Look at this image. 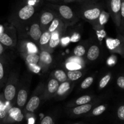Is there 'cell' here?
<instances>
[{
	"label": "cell",
	"mask_w": 124,
	"mask_h": 124,
	"mask_svg": "<svg viewBox=\"0 0 124 124\" xmlns=\"http://www.w3.org/2000/svg\"><path fill=\"white\" fill-rule=\"evenodd\" d=\"M54 120L53 116L51 115H47L41 120L40 124H54Z\"/></svg>",
	"instance_id": "obj_33"
},
{
	"label": "cell",
	"mask_w": 124,
	"mask_h": 124,
	"mask_svg": "<svg viewBox=\"0 0 124 124\" xmlns=\"http://www.w3.org/2000/svg\"><path fill=\"white\" fill-rule=\"evenodd\" d=\"M100 54L99 48L96 45L90 46L87 53V58L89 61H94L96 60Z\"/></svg>",
	"instance_id": "obj_24"
},
{
	"label": "cell",
	"mask_w": 124,
	"mask_h": 124,
	"mask_svg": "<svg viewBox=\"0 0 124 124\" xmlns=\"http://www.w3.org/2000/svg\"><path fill=\"white\" fill-rule=\"evenodd\" d=\"M1 122H2V121H1V120H0V124H1Z\"/></svg>",
	"instance_id": "obj_44"
},
{
	"label": "cell",
	"mask_w": 124,
	"mask_h": 124,
	"mask_svg": "<svg viewBox=\"0 0 124 124\" xmlns=\"http://www.w3.org/2000/svg\"><path fill=\"white\" fill-rule=\"evenodd\" d=\"M66 28L67 26L64 24V22L58 15H56V16L54 18V19L50 24L47 30L49 31L50 33L54 32V31H64L65 32Z\"/></svg>",
	"instance_id": "obj_18"
},
{
	"label": "cell",
	"mask_w": 124,
	"mask_h": 124,
	"mask_svg": "<svg viewBox=\"0 0 124 124\" xmlns=\"http://www.w3.org/2000/svg\"><path fill=\"white\" fill-rule=\"evenodd\" d=\"M117 84L119 88L121 89L124 88V77L123 76H121L117 78Z\"/></svg>",
	"instance_id": "obj_37"
},
{
	"label": "cell",
	"mask_w": 124,
	"mask_h": 124,
	"mask_svg": "<svg viewBox=\"0 0 124 124\" xmlns=\"http://www.w3.org/2000/svg\"><path fill=\"white\" fill-rule=\"evenodd\" d=\"M50 1H56V0H50Z\"/></svg>",
	"instance_id": "obj_45"
},
{
	"label": "cell",
	"mask_w": 124,
	"mask_h": 124,
	"mask_svg": "<svg viewBox=\"0 0 124 124\" xmlns=\"http://www.w3.org/2000/svg\"><path fill=\"white\" fill-rule=\"evenodd\" d=\"M29 33L33 42L36 44H38L39 39L42 33L39 23H35L30 25Z\"/></svg>",
	"instance_id": "obj_22"
},
{
	"label": "cell",
	"mask_w": 124,
	"mask_h": 124,
	"mask_svg": "<svg viewBox=\"0 0 124 124\" xmlns=\"http://www.w3.org/2000/svg\"><path fill=\"white\" fill-rule=\"evenodd\" d=\"M74 84L73 81H67L59 84L57 92L54 95V98L57 101L61 100L66 98L71 92Z\"/></svg>",
	"instance_id": "obj_11"
},
{
	"label": "cell",
	"mask_w": 124,
	"mask_h": 124,
	"mask_svg": "<svg viewBox=\"0 0 124 124\" xmlns=\"http://www.w3.org/2000/svg\"><path fill=\"white\" fill-rule=\"evenodd\" d=\"M59 82L53 78H51L46 85H44L43 90V95H42V101H47L54 98L56 93L57 92L58 87L59 85Z\"/></svg>",
	"instance_id": "obj_9"
},
{
	"label": "cell",
	"mask_w": 124,
	"mask_h": 124,
	"mask_svg": "<svg viewBox=\"0 0 124 124\" xmlns=\"http://www.w3.org/2000/svg\"><path fill=\"white\" fill-rule=\"evenodd\" d=\"M67 75L68 80L71 81H75L82 77L83 73L81 70H68Z\"/></svg>",
	"instance_id": "obj_28"
},
{
	"label": "cell",
	"mask_w": 124,
	"mask_h": 124,
	"mask_svg": "<svg viewBox=\"0 0 124 124\" xmlns=\"http://www.w3.org/2000/svg\"><path fill=\"white\" fill-rule=\"evenodd\" d=\"M7 110H5V109H0V120L2 121L4 119V118L6 116V114H7Z\"/></svg>",
	"instance_id": "obj_38"
},
{
	"label": "cell",
	"mask_w": 124,
	"mask_h": 124,
	"mask_svg": "<svg viewBox=\"0 0 124 124\" xmlns=\"http://www.w3.org/2000/svg\"><path fill=\"white\" fill-rule=\"evenodd\" d=\"M4 30V27L3 25H0V34H1Z\"/></svg>",
	"instance_id": "obj_40"
},
{
	"label": "cell",
	"mask_w": 124,
	"mask_h": 124,
	"mask_svg": "<svg viewBox=\"0 0 124 124\" xmlns=\"http://www.w3.org/2000/svg\"><path fill=\"white\" fill-rule=\"evenodd\" d=\"M62 1H64V2H73V1H77V0H62Z\"/></svg>",
	"instance_id": "obj_41"
},
{
	"label": "cell",
	"mask_w": 124,
	"mask_h": 124,
	"mask_svg": "<svg viewBox=\"0 0 124 124\" xmlns=\"http://www.w3.org/2000/svg\"><path fill=\"white\" fill-rule=\"evenodd\" d=\"M35 7L30 4L25 5L20 8L18 13V18L20 20L27 21L30 19L35 13Z\"/></svg>",
	"instance_id": "obj_17"
},
{
	"label": "cell",
	"mask_w": 124,
	"mask_h": 124,
	"mask_svg": "<svg viewBox=\"0 0 124 124\" xmlns=\"http://www.w3.org/2000/svg\"><path fill=\"white\" fill-rule=\"evenodd\" d=\"M109 13H107L106 12H104V10H102L101 13L100 15V16L99 18V21H98V28H100L101 27H102L104 24L106 23L107 20L108 19Z\"/></svg>",
	"instance_id": "obj_29"
},
{
	"label": "cell",
	"mask_w": 124,
	"mask_h": 124,
	"mask_svg": "<svg viewBox=\"0 0 124 124\" xmlns=\"http://www.w3.org/2000/svg\"><path fill=\"white\" fill-rule=\"evenodd\" d=\"M4 52V46L0 42V56Z\"/></svg>",
	"instance_id": "obj_39"
},
{
	"label": "cell",
	"mask_w": 124,
	"mask_h": 124,
	"mask_svg": "<svg viewBox=\"0 0 124 124\" xmlns=\"http://www.w3.org/2000/svg\"><path fill=\"white\" fill-rule=\"evenodd\" d=\"M28 91L25 88H21L19 90L16 97V103L19 108H23L27 101Z\"/></svg>",
	"instance_id": "obj_20"
},
{
	"label": "cell",
	"mask_w": 124,
	"mask_h": 124,
	"mask_svg": "<svg viewBox=\"0 0 124 124\" xmlns=\"http://www.w3.org/2000/svg\"><path fill=\"white\" fill-rule=\"evenodd\" d=\"M52 62H53V57L50 53L46 51L40 52L38 66L42 72L45 73L48 70Z\"/></svg>",
	"instance_id": "obj_14"
},
{
	"label": "cell",
	"mask_w": 124,
	"mask_h": 124,
	"mask_svg": "<svg viewBox=\"0 0 124 124\" xmlns=\"http://www.w3.org/2000/svg\"><path fill=\"white\" fill-rule=\"evenodd\" d=\"M50 37L51 33L48 30L42 32L38 44L40 50L49 52V42Z\"/></svg>",
	"instance_id": "obj_19"
},
{
	"label": "cell",
	"mask_w": 124,
	"mask_h": 124,
	"mask_svg": "<svg viewBox=\"0 0 124 124\" xmlns=\"http://www.w3.org/2000/svg\"><path fill=\"white\" fill-rule=\"evenodd\" d=\"M18 82V76L15 74L12 73L5 84L3 95L5 100L11 105L14 102L16 97Z\"/></svg>",
	"instance_id": "obj_3"
},
{
	"label": "cell",
	"mask_w": 124,
	"mask_h": 124,
	"mask_svg": "<svg viewBox=\"0 0 124 124\" xmlns=\"http://www.w3.org/2000/svg\"><path fill=\"white\" fill-rule=\"evenodd\" d=\"M117 117L118 119L121 122L124 121V105H122L119 106L117 110Z\"/></svg>",
	"instance_id": "obj_35"
},
{
	"label": "cell",
	"mask_w": 124,
	"mask_h": 124,
	"mask_svg": "<svg viewBox=\"0 0 124 124\" xmlns=\"http://www.w3.org/2000/svg\"><path fill=\"white\" fill-rule=\"evenodd\" d=\"M96 102H90L84 105L70 107L67 110V113L69 116L72 117H78L82 116H85L96 105Z\"/></svg>",
	"instance_id": "obj_8"
},
{
	"label": "cell",
	"mask_w": 124,
	"mask_h": 124,
	"mask_svg": "<svg viewBox=\"0 0 124 124\" xmlns=\"http://www.w3.org/2000/svg\"><path fill=\"white\" fill-rule=\"evenodd\" d=\"M6 82V66L3 59L0 58V90L4 87Z\"/></svg>",
	"instance_id": "obj_26"
},
{
	"label": "cell",
	"mask_w": 124,
	"mask_h": 124,
	"mask_svg": "<svg viewBox=\"0 0 124 124\" xmlns=\"http://www.w3.org/2000/svg\"><path fill=\"white\" fill-rule=\"evenodd\" d=\"M23 57L24 58L30 70H32L33 71L38 72L39 70H40L38 66L39 53H31V54L23 56Z\"/></svg>",
	"instance_id": "obj_16"
},
{
	"label": "cell",
	"mask_w": 124,
	"mask_h": 124,
	"mask_svg": "<svg viewBox=\"0 0 124 124\" xmlns=\"http://www.w3.org/2000/svg\"><path fill=\"white\" fill-rule=\"evenodd\" d=\"M93 81H94V78L92 77V76H89L87 77V78L85 79L81 84V89L85 90L88 88V87H90L92 84H93Z\"/></svg>",
	"instance_id": "obj_32"
},
{
	"label": "cell",
	"mask_w": 124,
	"mask_h": 124,
	"mask_svg": "<svg viewBox=\"0 0 124 124\" xmlns=\"http://www.w3.org/2000/svg\"><path fill=\"white\" fill-rule=\"evenodd\" d=\"M18 50L22 56L31 53H39L41 50L38 46L29 40H22L18 44Z\"/></svg>",
	"instance_id": "obj_10"
},
{
	"label": "cell",
	"mask_w": 124,
	"mask_h": 124,
	"mask_svg": "<svg viewBox=\"0 0 124 124\" xmlns=\"http://www.w3.org/2000/svg\"><path fill=\"white\" fill-rule=\"evenodd\" d=\"M121 0H108L109 15L118 28H121Z\"/></svg>",
	"instance_id": "obj_5"
},
{
	"label": "cell",
	"mask_w": 124,
	"mask_h": 124,
	"mask_svg": "<svg viewBox=\"0 0 124 124\" xmlns=\"http://www.w3.org/2000/svg\"><path fill=\"white\" fill-rule=\"evenodd\" d=\"M102 7L99 4H88L84 5L80 9L78 15L79 18L90 23L94 29H98V21Z\"/></svg>",
	"instance_id": "obj_1"
},
{
	"label": "cell",
	"mask_w": 124,
	"mask_h": 124,
	"mask_svg": "<svg viewBox=\"0 0 124 124\" xmlns=\"http://www.w3.org/2000/svg\"><path fill=\"white\" fill-rule=\"evenodd\" d=\"M44 87V85L43 84H40L36 90L34 92L33 96L31 97L25 105V111L26 112L33 113L38 108L41 100H42Z\"/></svg>",
	"instance_id": "obj_4"
},
{
	"label": "cell",
	"mask_w": 124,
	"mask_h": 124,
	"mask_svg": "<svg viewBox=\"0 0 124 124\" xmlns=\"http://www.w3.org/2000/svg\"><path fill=\"white\" fill-rule=\"evenodd\" d=\"M56 13L53 12L45 11L42 12L40 16L39 23L42 32L48 29L50 24L54 19V18L56 16Z\"/></svg>",
	"instance_id": "obj_15"
},
{
	"label": "cell",
	"mask_w": 124,
	"mask_h": 124,
	"mask_svg": "<svg viewBox=\"0 0 124 124\" xmlns=\"http://www.w3.org/2000/svg\"><path fill=\"white\" fill-rule=\"evenodd\" d=\"M107 105H100L92 108L89 112L85 115V117H92V116H98L104 113L107 110Z\"/></svg>",
	"instance_id": "obj_25"
},
{
	"label": "cell",
	"mask_w": 124,
	"mask_h": 124,
	"mask_svg": "<svg viewBox=\"0 0 124 124\" xmlns=\"http://www.w3.org/2000/svg\"><path fill=\"white\" fill-rule=\"evenodd\" d=\"M53 78L56 79L59 83H62L63 82L67 81L68 78L67 73L61 69H58L54 71L53 73Z\"/></svg>",
	"instance_id": "obj_27"
},
{
	"label": "cell",
	"mask_w": 124,
	"mask_h": 124,
	"mask_svg": "<svg viewBox=\"0 0 124 124\" xmlns=\"http://www.w3.org/2000/svg\"><path fill=\"white\" fill-rule=\"evenodd\" d=\"M111 73H108L107 75H106L105 76H104L101 79V80L100 81L99 84V88L100 89H102V88H105L107 86V85L108 84V82H110V79H111Z\"/></svg>",
	"instance_id": "obj_31"
},
{
	"label": "cell",
	"mask_w": 124,
	"mask_h": 124,
	"mask_svg": "<svg viewBox=\"0 0 124 124\" xmlns=\"http://www.w3.org/2000/svg\"><path fill=\"white\" fill-rule=\"evenodd\" d=\"M65 68L68 70H81L84 68L85 62L82 57H78L76 56H70L65 61Z\"/></svg>",
	"instance_id": "obj_12"
},
{
	"label": "cell",
	"mask_w": 124,
	"mask_h": 124,
	"mask_svg": "<svg viewBox=\"0 0 124 124\" xmlns=\"http://www.w3.org/2000/svg\"><path fill=\"white\" fill-rule=\"evenodd\" d=\"M24 115L21 108L16 107H10L7 110L6 116L2 121L3 124L19 123L24 119Z\"/></svg>",
	"instance_id": "obj_6"
},
{
	"label": "cell",
	"mask_w": 124,
	"mask_h": 124,
	"mask_svg": "<svg viewBox=\"0 0 124 124\" xmlns=\"http://www.w3.org/2000/svg\"><path fill=\"white\" fill-rule=\"evenodd\" d=\"M64 31H54L51 33L49 42V53H52L60 43Z\"/></svg>",
	"instance_id": "obj_21"
},
{
	"label": "cell",
	"mask_w": 124,
	"mask_h": 124,
	"mask_svg": "<svg viewBox=\"0 0 124 124\" xmlns=\"http://www.w3.org/2000/svg\"><path fill=\"white\" fill-rule=\"evenodd\" d=\"M52 7L56 11V15L64 22L67 27L75 25L79 21L80 18L78 14L66 5H53Z\"/></svg>",
	"instance_id": "obj_2"
},
{
	"label": "cell",
	"mask_w": 124,
	"mask_h": 124,
	"mask_svg": "<svg viewBox=\"0 0 124 124\" xmlns=\"http://www.w3.org/2000/svg\"><path fill=\"white\" fill-rule=\"evenodd\" d=\"M11 106V104L10 103L7 102L4 99V95L0 94V109H5V110H8Z\"/></svg>",
	"instance_id": "obj_34"
},
{
	"label": "cell",
	"mask_w": 124,
	"mask_h": 124,
	"mask_svg": "<svg viewBox=\"0 0 124 124\" xmlns=\"http://www.w3.org/2000/svg\"><path fill=\"white\" fill-rule=\"evenodd\" d=\"M78 1H94V0H77Z\"/></svg>",
	"instance_id": "obj_42"
},
{
	"label": "cell",
	"mask_w": 124,
	"mask_h": 124,
	"mask_svg": "<svg viewBox=\"0 0 124 124\" xmlns=\"http://www.w3.org/2000/svg\"><path fill=\"white\" fill-rule=\"evenodd\" d=\"M0 42L6 47L15 46L17 42L15 29L13 27L4 28V30L0 34Z\"/></svg>",
	"instance_id": "obj_7"
},
{
	"label": "cell",
	"mask_w": 124,
	"mask_h": 124,
	"mask_svg": "<svg viewBox=\"0 0 124 124\" xmlns=\"http://www.w3.org/2000/svg\"><path fill=\"white\" fill-rule=\"evenodd\" d=\"M86 53V50L84 46L79 45L75 48L73 51L74 55L78 57H83Z\"/></svg>",
	"instance_id": "obj_30"
},
{
	"label": "cell",
	"mask_w": 124,
	"mask_h": 124,
	"mask_svg": "<svg viewBox=\"0 0 124 124\" xmlns=\"http://www.w3.org/2000/svg\"><path fill=\"white\" fill-rule=\"evenodd\" d=\"M92 97L89 95H84L80 97V98H78L76 100L71 101L69 102V104L67 105V107L68 108L78 106V105H84V104H88V103L91 102L92 101Z\"/></svg>",
	"instance_id": "obj_23"
},
{
	"label": "cell",
	"mask_w": 124,
	"mask_h": 124,
	"mask_svg": "<svg viewBox=\"0 0 124 124\" xmlns=\"http://www.w3.org/2000/svg\"><path fill=\"white\" fill-rule=\"evenodd\" d=\"M121 29H123L124 24V0H121Z\"/></svg>",
	"instance_id": "obj_36"
},
{
	"label": "cell",
	"mask_w": 124,
	"mask_h": 124,
	"mask_svg": "<svg viewBox=\"0 0 124 124\" xmlns=\"http://www.w3.org/2000/svg\"><path fill=\"white\" fill-rule=\"evenodd\" d=\"M107 45L108 49L113 53H118L123 56L124 38L122 36L120 35L119 38H116L115 39L111 38L107 39Z\"/></svg>",
	"instance_id": "obj_13"
},
{
	"label": "cell",
	"mask_w": 124,
	"mask_h": 124,
	"mask_svg": "<svg viewBox=\"0 0 124 124\" xmlns=\"http://www.w3.org/2000/svg\"><path fill=\"white\" fill-rule=\"evenodd\" d=\"M83 124L82 123H75V124Z\"/></svg>",
	"instance_id": "obj_43"
}]
</instances>
